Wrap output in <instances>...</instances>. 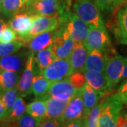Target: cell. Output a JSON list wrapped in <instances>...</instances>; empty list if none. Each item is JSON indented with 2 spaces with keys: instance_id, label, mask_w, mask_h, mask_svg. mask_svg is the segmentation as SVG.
Listing matches in <instances>:
<instances>
[{
  "instance_id": "9",
  "label": "cell",
  "mask_w": 127,
  "mask_h": 127,
  "mask_svg": "<svg viewBox=\"0 0 127 127\" xmlns=\"http://www.w3.org/2000/svg\"><path fill=\"white\" fill-rule=\"evenodd\" d=\"M75 41L66 33L62 26L58 28V32L53 43L50 45L56 59L68 58L71 53Z\"/></svg>"
},
{
  "instance_id": "24",
  "label": "cell",
  "mask_w": 127,
  "mask_h": 127,
  "mask_svg": "<svg viewBox=\"0 0 127 127\" xmlns=\"http://www.w3.org/2000/svg\"><path fill=\"white\" fill-rule=\"evenodd\" d=\"M26 112V104L25 103L23 97L18 96V98L14 102L11 110L7 114V116L3 119V121L8 123L9 124H14V122H16L18 119L21 118Z\"/></svg>"
},
{
  "instance_id": "10",
  "label": "cell",
  "mask_w": 127,
  "mask_h": 127,
  "mask_svg": "<svg viewBox=\"0 0 127 127\" xmlns=\"http://www.w3.org/2000/svg\"><path fill=\"white\" fill-rule=\"evenodd\" d=\"M41 73L52 83L68 78L73 71L68 58H65L56 59Z\"/></svg>"
},
{
  "instance_id": "35",
  "label": "cell",
  "mask_w": 127,
  "mask_h": 127,
  "mask_svg": "<svg viewBox=\"0 0 127 127\" xmlns=\"http://www.w3.org/2000/svg\"><path fill=\"white\" fill-rule=\"evenodd\" d=\"M38 127H62V123L58 119L45 117L40 121Z\"/></svg>"
},
{
  "instance_id": "5",
  "label": "cell",
  "mask_w": 127,
  "mask_h": 127,
  "mask_svg": "<svg viewBox=\"0 0 127 127\" xmlns=\"http://www.w3.org/2000/svg\"><path fill=\"white\" fill-rule=\"evenodd\" d=\"M59 27L60 21L57 16L34 15L32 23L29 32L26 36L23 37L18 40L26 44L37 35L46 31H55L58 29Z\"/></svg>"
},
{
  "instance_id": "42",
  "label": "cell",
  "mask_w": 127,
  "mask_h": 127,
  "mask_svg": "<svg viewBox=\"0 0 127 127\" xmlns=\"http://www.w3.org/2000/svg\"><path fill=\"white\" fill-rule=\"evenodd\" d=\"M126 78H127V63L125 64V66H124V71H123L122 81H123L124 79H125Z\"/></svg>"
},
{
  "instance_id": "43",
  "label": "cell",
  "mask_w": 127,
  "mask_h": 127,
  "mask_svg": "<svg viewBox=\"0 0 127 127\" xmlns=\"http://www.w3.org/2000/svg\"><path fill=\"white\" fill-rule=\"evenodd\" d=\"M122 114L123 116H124L127 120V112H122Z\"/></svg>"
},
{
  "instance_id": "19",
  "label": "cell",
  "mask_w": 127,
  "mask_h": 127,
  "mask_svg": "<svg viewBox=\"0 0 127 127\" xmlns=\"http://www.w3.org/2000/svg\"><path fill=\"white\" fill-rule=\"evenodd\" d=\"M114 33L120 44L127 45V4L126 3L117 11Z\"/></svg>"
},
{
  "instance_id": "38",
  "label": "cell",
  "mask_w": 127,
  "mask_h": 127,
  "mask_svg": "<svg viewBox=\"0 0 127 127\" xmlns=\"http://www.w3.org/2000/svg\"><path fill=\"white\" fill-rule=\"evenodd\" d=\"M116 127H127V120L126 118L123 116L122 113L121 115L119 116L117 122V125Z\"/></svg>"
},
{
  "instance_id": "46",
  "label": "cell",
  "mask_w": 127,
  "mask_h": 127,
  "mask_svg": "<svg viewBox=\"0 0 127 127\" xmlns=\"http://www.w3.org/2000/svg\"><path fill=\"white\" fill-rule=\"evenodd\" d=\"M0 14H1V8H0Z\"/></svg>"
},
{
  "instance_id": "22",
  "label": "cell",
  "mask_w": 127,
  "mask_h": 127,
  "mask_svg": "<svg viewBox=\"0 0 127 127\" xmlns=\"http://www.w3.org/2000/svg\"><path fill=\"white\" fill-rule=\"evenodd\" d=\"M25 55L22 53L10 55L0 57V69L18 73L23 68Z\"/></svg>"
},
{
  "instance_id": "4",
  "label": "cell",
  "mask_w": 127,
  "mask_h": 127,
  "mask_svg": "<svg viewBox=\"0 0 127 127\" xmlns=\"http://www.w3.org/2000/svg\"><path fill=\"white\" fill-rule=\"evenodd\" d=\"M40 73L37 68L35 52L30 51L27 56L23 71L18 80L16 89L21 97H26L31 93L32 83L34 76Z\"/></svg>"
},
{
  "instance_id": "33",
  "label": "cell",
  "mask_w": 127,
  "mask_h": 127,
  "mask_svg": "<svg viewBox=\"0 0 127 127\" xmlns=\"http://www.w3.org/2000/svg\"><path fill=\"white\" fill-rule=\"evenodd\" d=\"M67 78L73 86L76 89H81L86 83L85 75L81 71L73 72Z\"/></svg>"
},
{
  "instance_id": "27",
  "label": "cell",
  "mask_w": 127,
  "mask_h": 127,
  "mask_svg": "<svg viewBox=\"0 0 127 127\" xmlns=\"http://www.w3.org/2000/svg\"><path fill=\"white\" fill-rule=\"evenodd\" d=\"M18 81V73L0 69V91H4L16 88Z\"/></svg>"
},
{
  "instance_id": "21",
  "label": "cell",
  "mask_w": 127,
  "mask_h": 127,
  "mask_svg": "<svg viewBox=\"0 0 127 127\" xmlns=\"http://www.w3.org/2000/svg\"><path fill=\"white\" fill-rule=\"evenodd\" d=\"M69 100H60L47 95L45 97L46 117L59 119L63 114Z\"/></svg>"
},
{
  "instance_id": "39",
  "label": "cell",
  "mask_w": 127,
  "mask_h": 127,
  "mask_svg": "<svg viewBox=\"0 0 127 127\" xmlns=\"http://www.w3.org/2000/svg\"><path fill=\"white\" fill-rule=\"evenodd\" d=\"M7 114H8V112L2 103L1 100V97H0V120H3L7 116Z\"/></svg>"
},
{
  "instance_id": "28",
  "label": "cell",
  "mask_w": 127,
  "mask_h": 127,
  "mask_svg": "<svg viewBox=\"0 0 127 127\" xmlns=\"http://www.w3.org/2000/svg\"><path fill=\"white\" fill-rule=\"evenodd\" d=\"M100 11L106 14H112L118 11L127 0H94Z\"/></svg>"
},
{
  "instance_id": "29",
  "label": "cell",
  "mask_w": 127,
  "mask_h": 127,
  "mask_svg": "<svg viewBox=\"0 0 127 127\" xmlns=\"http://www.w3.org/2000/svg\"><path fill=\"white\" fill-rule=\"evenodd\" d=\"M19 96L18 91L16 88H11L10 90L1 92V100L5 107L8 114L12 109V107L14 105L16 100L18 98Z\"/></svg>"
},
{
  "instance_id": "26",
  "label": "cell",
  "mask_w": 127,
  "mask_h": 127,
  "mask_svg": "<svg viewBox=\"0 0 127 127\" xmlns=\"http://www.w3.org/2000/svg\"><path fill=\"white\" fill-rule=\"evenodd\" d=\"M35 57L37 68L40 73L45 70L56 59L50 46L44 50L37 52L36 55H35Z\"/></svg>"
},
{
  "instance_id": "18",
  "label": "cell",
  "mask_w": 127,
  "mask_h": 127,
  "mask_svg": "<svg viewBox=\"0 0 127 127\" xmlns=\"http://www.w3.org/2000/svg\"><path fill=\"white\" fill-rule=\"evenodd\" d=\"M81 95L83 102V120L89 113L91 109L94 107L98 103L100 98L103 97L104 95L99 92L94 90L86 83L81 88Z\"/></svg>"
},
{
  "instance_id": "36",
  "label": "cell",
  "mask_w": 127,
  "mask_h": 127,
  "mask_svg": "<svg viewBox=\"0 0 127 127\" xmlns=\"http://www.w3.org/2000/svg\"><path fill=\"white\" fill-rule=\"evenodd\" d=\"M63 127H83V119H76L72 120L68 122L65 123Z\"/></svg>"
},
{
  "instance_id": "2",
  "label": "cell",
  "mask_w": 127,
  "mask_h": 127,
  "mask_svg": "<svg viewBox=\"0 0 127 127\" xmlns=\"http://www.w3.org/2000/svg\"><path fill=\"white\" fill-rule=\"evenodd\" d=\"M100 112L97 122L99 127H114L123 109L122 102L117 93L109 95L100 102Z\"/></svg>"
},
{
  "instance_id": "6",
  "label": "cell",
  "mask_w": 127,
  "mask_h": 127,
  "mask_svg": "<svg viewBox=\"0 0 127 127\" xmlns=\"http://www.w3.org/2000/svg\"><path fill=\"white\" fill-rule=\"evenodd\" d=\"M127 63V57L119 55L112 56L107 60L104 73L110 91H112L122 81L124 67Z\"/></svg>"
},
{
  "instance_id": "7",
  "label": "cell",
  "mask_w": 127,
  "mask_h": 127,
  "mask_svg": "<svg viewBox=\"0 0 127 127\" xmlns=\"http://www.w3.org/2000/svg\"><path fill=\"white\" fill-rule=\"evenodd\" d=\"M60 26L63 28L66 33L76 42H83L89 32V25L84 22L76 14L71 12L67 21Z\"/></svg>"
},
{
  "instance_id": "17",
  "label": "cell",
  "mask_w": 127,
  "mask_h": 127,
  "mask_svg": "<svg viewBox=\"0 0 127 127\" xmlns=\"http://www.w3.org/2000/svg\"><path fill=\"white\" fill-rule=\"evenodd\" d=\"M83 73L86 77V83L94 90L102 93L104 96L111 92L108 88L104 73L86 70L83 71Z\"/></svg>"
},
{
  "instance_id": "25",
  "label": "cell",
  "mask_w": 127,
  "mask_h": 127,
  "mask_svg": "<svg viewBox=\"0 0 127 127\" xmlns=\"http://www.w3.org/2000/svg\"><path fill=\"white\" fill-rule=\"evenodd\" d=\"M26 113L40 121L46 117L45 98H36L26 105Z\"/></svg>"
},
{
  "instance_id": "31",
  "label": "cell",
  "mask_w": 127,
  "mask_h": 127,
  "mask_svg": "<svg viewBox=\"0 0 127 127\" xmlns=\"http://www.w3.org/2000/svg\"><path fill=\"white\" fill-rule=\"evenodd\" d=\"M100 103H97L93 107L83 119V127H97L100 112Z\"/></svg>"
},
{
  "instance_id": "40",
  "label": "cell",
  "mask_w": 127,
  "mask_h": 127,
  "mask_svg": "<svg viewBox=\"0 0 127 127\" xmlns=\"http://www.w3.org/2000/svg\"><path fill=\"white\" fill-rule=\"evenodd\" d=\"M116 93L120 100L122 102L123 104H126L127 106V92L124 93Z\"/></svg>"
},
{
  "instance_id": "8",
  "label": "cell",
  "mask_w": 127,
  "mask_h": 127,
  "mask_svg": "<svg viewBox=\"0 0 127 127\" xmlns=\"http://www.w3.org/2000/svg\"><path fill=\"white\" fill-rule=\"evenodd\" d=\"M62 11V0H31L26 13L32 15L55 16L59 18Z\"/></svg>"
},
{
  "instance_id": "45",
  "label": "cell",
  "mask_w": 127,
  "mask_h": 127,
  "mask_svg": "<svg viewBox=\"0 0 127 127\" xmlns=\"http://www.w3.org/2000/svg\"><path fill=\"white\" fill-rule=\"evenodd\" d=\"M1 92L0 91V97H1Z\"/></svg>"
},
{
  "instance_id": "30",
  "label": "cell",
  "mask_w": 127,
  "mask_h": 127,
  "mask_svg": "<svg viewBox=\"0 0 127 127\" xmlns=\"http://www.w3.org/2000/svg\"><path fill=\"white\" fill-rule=\"evenodd\" d=\"M24 45L23 42L18 40L9 42H0V57L14 54Z\"/></svg>"
},
{
  "instance_id": "47",
  "label": "cell",
  "mask_w": 127,
  "mask_h": 127,
  "mask_svg": "<svg viewBox=\"0 0 127 127\" xmlns=\"http://www.w3.org/2000/svg\"><path fill=\"white\" fill-rule=\"evenodd\" d=\"M126 4H127V1H126Z\"/></svg>"
},
{
  "instance_id": "1",
  "label": "cell",
  "mask_w": 127,
  "mask_h": 127,
  "mask_svg": "<svg viewBox=\"0 0 127 127\" xmlns=\"http://www.w3.org/2000/svg\"><path fill=\"white\" fill-rule=\"evenodd\" d=\"M73 12L89 25L107 31L100 10L94 0H73Z\"/></svg>"
},
{
  "instance_id": "34",
  "label": "cell",
  "mask_w": 127,
  "mask_h": 127,
  "mask_svg": "<svg viewBox=\"0 0 127 127\" xmlns=\"http://www.w3.org/2000/svg\"><path fill=\"white\" fill-rule=\"evenodd\" d=\"M16 40H17V34L8 23L0 34V42H9Z\"/></svg>"
},
{
  "instance_id": "13",
  "label": "cell",
  "mask_w": 127,
  "mask_h": 127,
  "mask_svg": "<svg viewBox=\"0 0 127 127\" xmlns=\"http://www.w3.org/2000/svg\"><path fill=\"white\" fill-rule=\"evenodd\" d=\"M34 15L26 12L16 14L9 18L8 23L17 34V40L26 36L29 32L32 23Z\"/></svg>"
},
{
  "instance_id": "15",
  "label": "cell",
  "mask_w": 127,
  "mask_h": 127,
  "mask_svg": "<svg viewBox=\"0 0 127 127\" xmlns=\"http://www.w3.org/2000/svg\"><path fill=\"white\" fill-rule=\"evenodd\" d=\"M88 52V51L87 50L83 42H75L72 52L68 57L69 63L73 72L84 71Z\"/></svg>"
},
{
  "instance_id": "20",
  "label": "cell",
  "mask_w": 127,
  "mask_h": 127,
  "mask_svg": "<svg viewBox=\"0 0 127 127\" xmlns=\"http://www.w3.org/2000/svg\"><path fill=\"white\" fill-rule=\"evenodd\" d=\"M31 0H4L1 6V14L11 18L16 14L26 12Z\"/></svg>"
},
{
  "instance_id": "3",
  "label": "cell",
  "mask_w": 127,
  "mask_h": 127,
  "mask_svg": "<svg viewBox=\"0 0 127 127\" xmlns=\"http://www.w3.org/2000/svg\"><path fill=\"white\" fill-rule=\"evenodd\" d=\"M89 32L83 42L88 51L95 49L111 55L115 53L107 31L101 30L93 26H89Z\"/></svg>"
},
{
  "instance_id": "41",
  "label": "cell",
  "mask_w": 127,
  "mask_h": 127,
  "mask_svg": "<svg viewBox=\"0 0 127 127\" xmlns=\"http://www.w3.org/2000/svg\"><path fill=\"white\" fill-rule=\"evenodd\" d=\"M7 24H8V23H6L3 18L0 17V34H1V31H3V29L6 26Z\"/></svg>"
},
{
  "instance_id": "44",
  "label": "cell",
  "mask_w": 127,
  "mask_h": 127,
  "mask_svg": "<svg viewBox=\"0 0 127 127\" xmlns=\"http://www.w3.org/2000/svg\"><path fill=\"white\" fill-rule=\"evenodd\" d=\"M3 1H4V0H0V8H1V4H2Z\"/></svg>"
},
{
  "instance_id": "16",
  "label": "cell",
  "mask_w": 127,
  "mask_h": 127,
  "mask_svg": "<svg viewBox=\"0 0 127 127\" xmlns=\"http://www.w3.org/2000/svg\"><path fill=\"white\" fill-rule=\"evenodd\" d=\"M58 32V29L51 31H46L42 32L33 37L28 42L27 46L30 51L33 52H37L50 47L54 42L55 37Z\"/></svg>"
},
{
  "instance_id": "23",
  "label": "cell",
  "mask_w": 127,
  "mask_h": 127,
  "mask_svg": "<svg viewBox=\"0 0 127 127\" xmlns=\"http://www.w3.org/2000/svg\"><path fill=\"white\" fill-rule=\"evenodd\" d=\"M51 82L46 78L42 73H36L32 80L31 93H33L36 98H45L48 95V91Z\"/></svg>"
},
{
  "instance_id": "11",
  "label": "cell",
  "mask_w": 127,
  "mask_h": 127,
  "mask_svg": "<svg viewBox=\"0 0 127 127\" xmlns=\"http://www.w3.org/2000/svg\"><path fill=\"white\" fill-rule=\"evenodd\" d=\"M83 109L84 107L82 98L81 89H79L76 93L69 100L63 114L59 119L62 123V127L65 123L70 121L83 119Z\"/></svg>"
},
{
  "instance_id": "37",
  "label": "cell",
  "mask_w": 127,
  "mask_h": 127,
  "mask_svg": "<svg viewBox=\"0 0 127 127\" xmlns=\"http://www.w3.org/2000/svg\"><path fill=\"white\" fill-rule=\"evenodd\" d=\"M127 78L123 80L122 83H121V85L117 89V93H127Z\"/></svg>"
},
{
  "instance_id": "12",
  "label": "cell",
  "mask_w": 127,
  "mask_h": 127,
  "mask_svg": "<svg viewBox=\"0 0 127 127\" xmlns=\"http://www.w3.org/2000/svg\"><path fill=\"white\" fill-rule=\"evenodd\" d=\"M78 90L79 89H76L73 86L66 78L63 80L52 82L47 95L60 100H70L76 93Z\"/></svg>"
},
{
  "instance_id": "14",
  "label": "cell",
  "mask_w": 127,
  "mask_h": 127,
  "mask_svg": "<svg viewBox=\"0 0 127 127\" xmlns=\"http://www.w3.org/2000/svg\"><path fill=\"white\" fill-rule=\"evenodd\" d=\"M107 52L98 50H91L88 51L84 71L90 70L93 71L104 73V68L107 60L111 57Z\"/></svg>"
},
{
  "instance_id": "32",
  "label": "cell",
  "mask_w": 127,
  "mask_h": 127,
  "mask_svg": "<svg viewBox=\"0 0 127 127\" xmlns=\"http://www.w3.org/2000/svg\"><path fill=\"white\" fill-rule=\"evenodd\" d=\"M40 120L34 118L28 114H24L22 117L14 122L13 124L15 127H36L39 125Z\"/></svg>"
}]
</instances>
